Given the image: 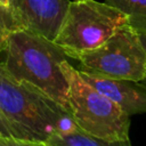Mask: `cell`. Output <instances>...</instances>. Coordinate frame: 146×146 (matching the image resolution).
Masks as SVG:
<instances>
[{"mask_svg":"<svg viewBox=\"0 0 146 146\" xmlns=\"http://www.w3.org/2000/svg\"><path fill=\"white\" fill-rule=\"evenodd\" d=\"M0 7H3V8H8L10 7V0H0Z\"/></svg>","mask_w":146,"mask_h":146,"instance_id":"obj_14","label":"cell"},{"mask_svg":"<svg viewBox=\"0 0 146 146\" xmlns=\"http://www.w3.org/2000/svg\"><path fill=\"white\" fill-rule=\"evenodd\" d=\"M0 146H49L46 141L22 139L15 137H5L0 135Z\"/></svg>","mask_w":146,"mask_h":146,"instance_id":"obj_11","label":"cell"},{"mask_svg":"<svg viewBox=\"0 0 146 146\" xmlns=\"http://www.w3.org/2000/svg\"><path fill=\"white\" fill-rule=\"evenodd\" d=\"M128 17V25L139 35H146V0H105Z\"/></svg>","mask_w":146,"mask_h":146,"instance_id":"obj_9","label":"cell"},{"mask_svg":"<svg viewBox=\"0 0 146 146\" xmlns=\"http://www.w3.org/2000/svg\"><path fill=\"white\" fill-rule=\"evenodd\" d=\"M49 146H131L130 140H106L90 135L80 128L68 132L52 133L46 141Z\"/></svg>","mask_w":146,"mask_h":146,"instance_id":"obj_8","label":"cell"},{"mask_svg":"<svg viewBox=\"0 0 146 146\" xmlns=\"http://www.w3.org/2000/svg\"><path fill=\"white\" fill-rule=\"evenodd\" d=\"M140 40H141V43H143V46H144V48H145V50H146V35H140ZM141 82L146 86V75H145V78L141 80Z\"/></svg>","mask_w":146,"mask_h":146,"instance_id":"obj_13","label":"cell"},{"mask_svg":"<svg viewBox=\"0 0 146 146\" xmlns=\"http://www.w3.org/2000/svg\"><path fill=\"white\" fill-rule=\"evenodd\" d=\"M79 72L91 87L117 104L128 115L146 113V86L141 81Z\"/></svg>","mask_w":146,"mask_h":146,"instance_id":"obj_7","label":"cell"},{"mask_svg":"<svg viewBox=\"0 0 146 146\" xmlns=\"http://www.w3.org/2000/svg\"><path fill=\"white\" fill-rule=\"evenodd\" d=\"M128 24V17L117 8L96 0L71 1L55 42L70 58L103 44L114 32Z\"/></svg>","mask_w":146,"mask_h":146,"instance_id":"obj_4","label":"cell"},{"mask_svg":"<svg viewBox=\"0 0 146 146\" xmlns=\"http://www.w3.org/2000/svg\"><path fill=\"white\" fill-rule=\"evenodd\" d=\"M5 67L16 78L43 90L68 110L67 81L60 63L68 56L55 41L25 29L13 31L2 49Z\"/></svg>","mask_w":146,"mask_h":146,"instance_id":"obj_2","label":"cell"},{"mask_svg":"<svg viewBox=\"0 0 146 146\" xmlns=\"http://www.w3.org/2000/svg\"><path fill=\"white\" fill-rule=\"evenodd\" d=\"M60 70L67 81L68 110L76 127L106 140L129 139L130 115L91 87L68 60L60 63Z\"/></svg>","mask_w":146,"mask_h":146,"instance_id":"obj_3","label":"cell"},{"mask_svg":"<svg viewBox=\"0 0 146 146\" xmlns=\"http://www.w3.org/2000/svg\"><path fill=\"white\" fill-rule=\"evenodd\" d=\"M18 29L10 9L0 7V51H2L8 35Z\"/></svg>","mask_w":146,"mask_h":146,"instance_id":"obj_10","label":"cell"},{"mask_svg":"<svg viewBox=\"0 0 146 146\" xmlns=\"http://www.w3.org/2000/svg\"><path fill=\"white\" fill-rule=\"evenodd\" d=\"M0 111L25 139L47 141L56 132L76 128L73 116L48 94L13 75L0 64Z\"/></svg>","mask_w":146,"mask_h":146,"instance_id":"obj_1","label":"cell"},{"mask_svg":"<svg viewBox=\"0 0 146 146\" xmlns=\"http://www.w3.org/2000/svg\"><path fill=\"white\" fill-rule=\"evenodd\" d=\"M0 135L5 137H15L25 139L24 135L1 113L0 111Z\"/></svg>","mask_w":146,"mask_h":146,"instance_id":"obj_12","label":"cell"},{"mask_svg":"<svg viewBox=\"0 0 146 146\" xmlns=\"http://www.w3.org/2000/svg\"><path fill=\"white\" fill-rule=\"evenodd\" d=\"M70 0H10V11L19 29L55 40Z\"/></svg>","mask_w":146,"mask_h":146,"instance_id":"obj_6","label":"cell"},{"mask_svg":"<svg viewBox=\"0 0 146 146\" xmlns=\"http://www.w3.org/2000/svg\"><path fill=\"white\" fill-rule=\"evenodd\" d=\"M87 73L141 81L146 75V50L140 35L128 24L119 27L99 47L75 58Z\"/></svg>","mask_w":146,"mask_h":146,"instance_id":"obj_5","label":"cell"}]
</instances>
